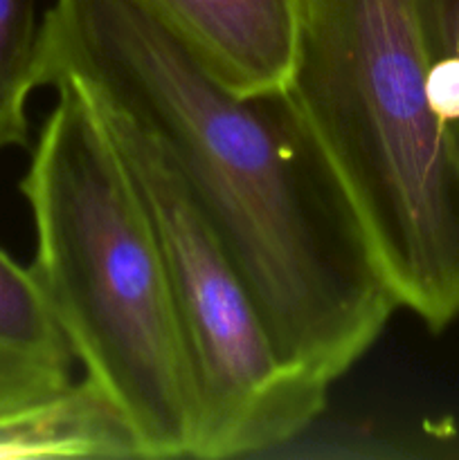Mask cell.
<instances>
[{
    "mask_svg": "<svg viewBox=\"0 0 459 460\" xmlns=\"http://www.w3.org/2000/svg\"><path fill=\"white\" fill-rule=\"evenodd\" d=\"M39 88L160 144L291 367L331 386L381 337L399 301L288 90L232 93L135 0H54Z\"/></svg>",
    "mask_w": 459,
    "mask_h": 460,
    "instance_id": "1",
    "label": "cell"
},
{
    "mask_svg": "<svg viewBox=\"0 0 459 460\" xmlns=\"http://www.w3.org/2000/svg\"><path fill=\"white\" fill-rule=\"evenodd\" d=\"M21 191L36 283L140 458H192L196 385L151 214L99 112L57 88Z\"/></svg>",
    "mask_w": 459,
    "mask_h": 460,
    "instance_id": "2",
    "label": "cell"
},
{
    "mask_svg": "<svg viewBox=\"0 0 459 460\" xmlns=\"http://www.w3.org/2000/svg\"><path fill=\"white\" fill-rule=\"evenodd\" d=\"M288 94L399 308L459 319V146L436 115L412 0H302Z\"/></svg>",
    "mask_w": 459,
    "mask_h": 460,
    "instance_id": "3",
    "label": "cell"
},
{
    "mask_svg": "<svg viewBox=\"0 0 459 460\" xmlns=\"http://www.w3.org/2000/svg\"><path fill=\"white\" fill-rule=\"evenodd\" d=\"M90 106L133 178L165 252L196 385L192 458H237L288 443L324 411L328 385L279 355L250 288L160 144L122 112Z\"/></svg>",
    "mask_w": 459,
    "mask_h": 460,
    "instance_id": "4",
    "label": "cell"
},
{
    "mask_svg": "<svg viewBox=\"0 0 459 460\" xmlns=\"http://www.w3.org/2000/svg\"><path fill=\"white\" fill-rule=\"evenodd\" d=\"M198 66L237 94L286 90L302 30V0H135Z\"/></svg>",
    "mask_w": 459,
    "mask_h": 460,
    "instance_id": "5",
    "label": "cell"
},
{
    "mask_svg": "<svg viewBox=\"0 0 459 460\" xmlns=\"http://www.w3.org/2000/svg\"><path fill=\"white\" fill-rule=\"evenodd\" d=\"M75 367L32 268L0 247V416L57 398L76 382Z\"/></svg>",
    "mask_w": 459,
    "mask_h": 460,
    "instance_id": "6",
    "label": "cell"
},
{
    "mask_svg": "<svg viewBox=\"0 0 459 460\" xmlns=\"http://www.w3.org/2000/svg\"><path fill=\"white\" fill-rule=\"evenodd\" d=\"M0 458H140L111 400L88 380L48 402L0 416Z\"/></svg>",
    "mask_w": 459,
    "mask_h": 460,
    "instance_id": "7",
    "label": "cell"
},
{
    "mask_svg": "<svg viewBox=\"0 0 459 460\" xmlns=\"http://www.w3.org/2000/svg\"><path fill=\"white\" fill-rule=\"evenodd\" d=\"M40 21L32 0H0V151L27 146V102L39 88Z\"/></svg>",
    "mask_w": 459,
    "mask_h": 460,
    "instance_id": "8",
    "label": "cell"
},
{
    "mask_svg": "<svg viewBox=\"0 0 459 460\" xmlns=\"http://www.w3.org/2000/svg\"><path fill=\"white\" fill-rule=\"evenodd\" d=\"M432 106L459 146V0H412Z\"/></svg>",
    "mask_w": 459,
    "mask_h": 460,
    "instance_id": "9",
    "label": "cell"
}]
</instances>
